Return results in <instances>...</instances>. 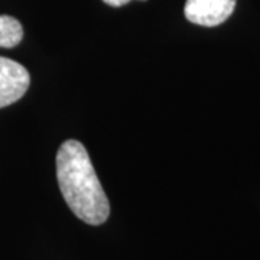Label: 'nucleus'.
<instances>
[{"instance_id": "nucleus-1", "label": "nucleus", "mask_w": 260, "mask_h": 260, "mask_svg": "<svg viewBox=\"0 0 260 260\" xmlns=\"http://www.w3.org/2000/svg\"><path fill=\"white\" fill-rule=\"evenodd\" d=\"M56 179L71 211L84 223L103 224L110 214V204L83 143L70 139L56 153Z\"/></svg>"}, {"instance_id": "nucleus-2", "label": "nucleus", "mask_w": 260, "mask_h": 260, "mask_svg": "<svg viewBox=\"0 0 260 260\" xmlns=\"http://www.w3.org/2000/svg\"><path fill=\"white\" fill-rule=\"evenodd\" d=\"M28 70L13 59L0 56V109L20 100L28 91Z\"/></svg>"}, {"instance_id": "nucleus-3", "label": "nucleus", "mask_w": 260, "mask_h": 260, "mask_svg": "<svg viewBox=\"0 0 260 260\" xmlns=\"http://www.w3.org/2000/svg\"><path fill=\"white\" fill-rule=\"evenodd\" d=\"M237 0H186L185 18L200 26H217L232 16Z\"/></svg>"}, {"instance_id": "nucleus-4", "label": "nucleus", "mask_w": 260, "mask_h": 260, "mask_svg": "<svg viewBox=\"0 0 260 260\" xmlns=\"http://www.w3.org/2000/svg\"><path fill=\"white\" fill-rule=\"evenodd\" d=\"M23 28L18 19L2 15L0 16V48H13L20 44Z\"/></svg>"}, {"instance_id": "nucleus-5", "label": "nucleus", "mask_w": 260, "mask_h": 260, "mask_svg": "<svg viewBox=\"0 0 260 260\" xmlns=\"http://www.w3.org/2000/svg\"><path fill=\"white\" fill-rule=\"evenodd\" d=\"M103 2L109 6H113V8H120V6L127 5L130 0H103Z\"/></svg>"}]
</instances>
